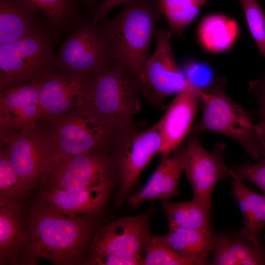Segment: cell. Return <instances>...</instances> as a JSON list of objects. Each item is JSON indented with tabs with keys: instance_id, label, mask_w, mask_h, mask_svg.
Segmentation results:
<instances>
[{
	"instance_id": "4dcf8cb0",
	"label": "cell",
	"mask_w": 265,
	"mask_h": 265,
	"mask_svg": "<svg viewBox=\"0 0 265 265\" xmlns=\"http://www.w3.org/2000/svg\"><path fill=\"white\" fill-rule=\"evenodd\" d=\"M256 163L246 162L236 167H230V177H237L258 186L265 195V154Z\"/></svg>"
},
{
	"instance_id": "5b68a950",
	"label": "cell",
	"mask_w": 265,
	"mask_h": 265,
	"mask_svg": "<svg viewBox=\"0 0 265 265\" xmlns=\"http://www.w3.org/2000/svg\"><path fill=\"white\" fill-rule=\"evenodd\" d=\"M60 35L49 22L24 38L0 44V90L59 74L56 49Z\"/></svg>"
},
{
	"instance_id": "9a60e30c",
	"label": "cell",
	"mask_w": 265,
	"mask_h": 265,
	"mask_svg": "<svg viewBox=\"0 0 265 265\" xmlns=\"http://www.w3.org/2000/svg\"><path fill=\"white\" fill-rule=\"evenodd\" d=\"M87 74H52L40 79L38 125L40 127L54 122L81 104Z\"/></svg>"
},
{
	"instance_id": "d4e9b609",
	"label": "cell",
	"mask_w": 265,
	"mask_h": 265,
	"mask_svg": "<svg viewBox=\"0 0 265 265\" xmlns=\"http://www.w3.org/2000/svg\"><path fill=\"white\" fill-rule=\"evenodd\" d=\"M238 34L236 22L226 16L213 14L205 17L197 30L198 41L208 52L218 53L227 51L234 44Z\"/></svg>"
},
{
	"instance_id": "d6986e66",
	"label": "cell",
	"mask_w": 265,
	"mask_h": 265,
	"mask_svg": "<svg viewBox=\"0 0 265 265\" xmlns=\"http://www.w3.org/2000/svg\"><path fill=\"white\" fill-rule=\"evenodd\" d=\"M186 144L183 143L161 162L146 185L129 199L131 205L137 208L143 202L155 199H170L177 196L179 185L185 170Z\"/></svg>"
},
{
	"instance_id": "8992f818",
	"label": "cell",
	"mask_w": 265,
	"mask_h": 265,
	"mask_svg": "<svg viewBox=\"0 0 265 265\" xmlns=\"http://www.w3.org/2000/svg\"><path fill=\"white\" fill-rule=\"evenodd\" d=\"M116 180L117 170L110 145L75 156L56 155L39 184L41 189L75 190Z\"/></svg>"
},
{
	"instance_id": "44dd1931",
	"label": "cell",
	"mask_w": 265,
	"mask_h": 265,
	"mask_svg": "<svg viewBox=\"0 0 265 265\" xmlns=\"http://www.w3.org/2000/svg\"><path fill=\"white\" fill-rule=\"evenodd\" d=\"M49 22L25 0H0V44L24 38Z\"/></svg>"
},
{
	"instance_id": "6da1fadb",
	"label": "cell",
	"mask_w": 265,
	"mask_h": 265,
	"mask_svg": "<svg viewBox=\"0 0 265 265\" xmlns=\"http://www.w3.org/2000/svg\"><path fill=\"white\" fill-rule=\"evenodd\" d=\"M98 215L67 214L38 198L28 209L29 241L35 261L83 265L93 236L102 225Z\"/></svg>"
},
{
	"instance_id": "ac0fdd59",
	"label": "cell",
	"mask_w": 265,
	"mask_h": 265,
	"mask_svg": "<svg viewBox=\"0 0 265 265\" xmlns=\"http://www.w3.org/2000/svg\"><path fill=\"white\" fill-rule=\"evenodd\" d=\"M117 184V180H113L75 190L41 189L37 197L67 214L100 215Z\"/></svg>"
},
{
	"instance_id": "3957f363",
	"label": "cell",
	"mask_w": 265,
	"mask_h": 265,
	"mask_svg": "<svg viewBox=\"0 0 265 265\" xmlns=\"http://www.w3.org/2000/svg\"><path fill=\"white\" fill-rule=\"evenodd\" d=\"M113 18L98 23L116 59L134 80L152 55L151 46L160 15L153 0H134L122 5Z\"/></svg>"
},
{
	"instance_id": "ffe728a7",
	"label": "cell",
	"mask_w": 265,
	"mask_h": 265,
	"mask_svg": "<svg viewBox=\"0 0 265 265\" xmlns=\"http://www.w3.org/2000/svg\"><path fill=\"white\" fill-rule=\"evenodd\" d=\"M212 265H265V235L254 242L237 232L214 233Z\"/></svg>"
},
{
	"instance_id": "1f68e13d",
	"label": "cell",
	"mask_w": 265,
	"mask_h": 265,
	"mask_svg": "<svg viewBox=\"0 0 265 265\" xmlns=\"http://www.w3.org/2000/svg\"><path fill=\"white\" fill-rule=\"evenodd\" d=\"M182 70L188 81L199 90L208 88L215 80L211 67L202 61H188Z\"/></svg>"
},
{
	"instance_id": "836d02e7",
	"label": "cell",
	"mask_w": 265,
	"mask_h": 265,
	"mask_svg": "<svg viewBox=\"0 0 265 265\" xmlns=\"http://www.w3.org/2000/svg\"><path fill=\"white\" fill-rule=\"evenodd\" d=\"M248 92L258 104L260 122L265 124V74L262 78L249 82Z\"/></svg>"
},
{
	"instance_id": "d590c367",
	"label": "cell",
	"mask_w": 265,
	"mask_h": 265,
	"mask_svg": "<svg viewBox=\"0 0 265 265\" xmlns=\"http://www.w3.org/2000/svg\"><path fill=\"white\" fill-rule=\"evenodd\" d=\"M99 0H79L80 3L86 12L89 14L96 6V4Z\"/></svg>"
},
{
	"instance_id": "5bb4252c",
	"label": "cell",
	"mask_w": 265,
	"mask_h": 265,
	"mask_svg": "<svg viewBox=\"0 0 265 265\" xmlns=\"http://www.w3.org/2000/svg\"><path fill=\"white\" fill-rule=\"evenodd\" d=\"M17 173L28 188H34L46 171L52 159V151L43 131L38 126L23 134L0 139Z\"/></svg>"
},
{
	"instance_id": "7402d4cb",
	"label": "cell",
	"mask_w": 265,
	"mask_h": 265,
	"mask_svg": "<svg viewBox=\"0 0 265 265\" xmlns=\"http://www.w3.org/2000/svg\"><path fill=\"white\" fill-rule=\"evenodd\" d=\"M214 235L212 231L173 229L160 236L153 235L152 239L173 249L193 265H205L210 264Z\"/></svg>"
},
{
	"instance_id": "277c9868",
	"label": "cell",
	"mask_w": 265,
	"mask_h": 265,
	"mask_svg": "<svg viewBox=\"0 0 265 265\" xmlns=\"http://www.w3.org/2000/svg\"><path fill=\"white\" fill-rule=\"evenodd\" d=\"M225 80H215L208 88L199 90L202 116L191 132L218 133L237 141L252 159L265 154V124L254 123V116L232 99L224 91Z\"/></svg>"
},
{
	"instance_id": "484cf974",
	"label": "cell",
	"mask_w": 265,
	"mask_h": 265,
	"mask_svg": "<svg viewBox=\"0 0 265 265\" xmlns=\"http://www.w3.org/2000/svg\"><path fill=\"white\" fill-rule=\"evenodd\" d=\"M48 19L60 35L68 36L89 20L79 0H25Z\"/></svg>"
},
{
	"instance_id": "4fadbf2b",
	"label": "cell",
	"mask_w": 265,
	"mask_h": 265,
	"mask_svg": "<svg viewBox=\"0 0 265 265\" xmlns=\"http://www.w3.org/2000/svg\"><path fill=\"white\" fill-rule=\"evenodd\" d=\"M40 79L0 90V139L38 125Z\"/></svg>"
},
{
	"instance_id": "d6a6232c",
	"label": "cell",
	"mask_w": 265,
	"mask_h": 265,
	"mask_svg": "<svg viewBox=\"0 0 265 265\" xmlns=\"http://www.w3.org/2000/svg\"><path fill=\"white\" fill-rule=\"evenodd\" d=\"M84 265H143L141 256L125 258L113 256L99 255L88 257Z\"/></svg>"
},
{
	"instance_id": "f1b7e54d",
	"label": "cell",
	"mask_w": 265,
	"mask_h": 265,
	"mask_svg": "<svg viewBox=\"0 0 265 265\" xmlns=\"http://www.w3.org/2000/svg\"><path fill=\"white\" fill-rule=\"evenodd\" d=\"M250 32L261 54L265 57V13L259 0H239Z\"/></svg>"
},
{
	"instance_id": "f546056e",
	"label": "cell",
	"mask_w": 265,
	"mask_h": 265,
	"mask_svg": "<svg viewBox=\"0 0 265 265\" xmlns=\"http://www.w3.org/2000/svg\"><path fill=\"white\" fill-rule=\"evenodd\" d=\"M144 253L143 265H193L173 249L158 243L152 238Z\"/></svg>"
},
{
	"instance_id": "ba28073f",
	"label": "cell",
	"mask_w": 265,
	"mask_h": 265,
	"mask_svg": "<svg viewBox=\"0 0 265 265\" xmlns=\"http://www.w3.org/2000/svg\"><path fill=\"white\" fill-rule=\"evenodd\" d=\"M53 156L87 153L110 144L118 137L80 105L54 122L43 127Z\"/></svg>"
},
{
	"instance_id": "e0dca14e",
	"label": "cell",
	"mask_w": 265,
	"mask_h": 265,
	"mask_svg": "<svg viewBox=\"0 0 265 265\" xmlns=\"http://www.w3.org/2000/svg\"><path fill=\"white\" fill-rule=\"evenodd\" d=\"M199 90L187 87L176 94L157 123L161 139L162 158L170 156L189 132L199 104Z\"/></svg>"
},
{
	"instance_id": "7c38bea8",
	"label": "cell",
	"mask_w": 265,
	"mask_h": 265,
	"mask_svg": "<svg viewBox=\"0 0 265 265\" xmlns=\"http://www.w3.org/2000/svg\"><path fill=\"white\" fill-rule=\"evenodd\" d=\"M224 143H216L212 151L203 147L197 133L187 139L185 172L193 190V198L212 205V195L217 182L230 177V167L226 164Z\"/></svg>"
},
{
	"instance_id": "e575fe53",
	"label": "cell",
	"mask_w": 265,
	"mask_h": 265,
	"mask_svg": "<svg viewBox=\"0 0 265 265\" xmlns=\"http://www.w3.org/2000/svg\"><path fill=\"white\" fill-rule=\"evenodd\" d=\"M134 0H104L98 5H96L90 13L91 21L98 24L107 17L109 12L119 5H123Z\"/></svg>"
},
{
	"instance_id": "9c48e42d",
	"label": "cell",
	"mask_w": 265,
	"mask_h": 265,
	"mask_svg": "<svg viewBox=\"0 0 265 265\" xmlns=\"http://www.w3.org/2000/svg\"><path fill=\"white\" fill-rule=\"evenodd\" d=\"M161 139L158 123L143 131L138 129L117 138L110 145L118 176L114 205L120 206L136 186L141 173L160 154Z\"/></svg>"
},
{
	"instance_id": "cb8c5ba5",
	"label": "cell",
	"mask_w": 265,
	"mask_h": 265,
	"mask_svg": "<svg viewBox=\"0 0 265 265\" xmlns=\"http://www.w3.org/2000/svg\"><path fill=\"white\" fill-rule=\"evenodd\" d=\"M162 210L169 229H181L211 232L212 205L193 198L186 201L175 202L161 200Z\"/></svg>"
},
{
	"instance_id": "8fae6325",
	"label": "cell",
	"mask_w": 265,
	"mask_h": 265,
	"mask_svg": "<svg viewBox=\"0 0 265 265\" xmlns=\"http://www.w3.org/2000/svg\"><path fill=\"white\" fill-rule=\"evenodd\" d=\"M151 212L127 216L101 225L95 232L88 257L108 255L129 258L141 256L151 239Z\"/></svg>"
},
{
	"instance_id": "603a6c76",
	"label": "cell",
	"mask_w": 265,
	"mask_h": 265,
	"mask_svg": "<svg viewBox=\"0 0 265 265\" xmlns=\"http://www.w3.org/2000/svg\"><path fill=\"white\" fill-rule=\"evenodd\" d=\"M231 178V193L238 203L243 218L240 233L248 239L259 242V236L265 229V195L250 190L243 180L237 177Z\"/></svg>"
},
{
	"instance_id": "2e32d148",
	"label": "cell",
	"mask_w": 265,
	"mask_h": 265,
	"mask_svg": "<svg viewBox=\"0 0 265 265\" xmlns=\"http://www.w3.org/2000/svg\"><path fill=\"white\" fill-rule=\"evenodd\" d=\"M37 263L29 241L28 209L17 203L0 206V265Z\"/></svg>"
},
{
	"instance_id": "83f0119b",
	"label": "cell",
	"mask_w": 265,
	"mask_h": 265,
	"mask_svg": "<svg viewBox=\"0 0 265 265\" xmlns=\"http://www.w3.org/2000/svg\"><path fill=\"white\" fill-rule=\"evenodd\" d=\"M30 189L11 163L7 150L0 151V206L11 203L24 204Z\"/></svg>"
},
{
	"instance_id": "52a82bcc",
	"label": "cell",
	"mask_w": 265,
	"mask_h": 265,
	"mask_svg": "<svg viewBox=\"0 0 265 265\" xmlns=\"http://www.w3.org/2000/svg\"><path fill=\"white\" fill-rule=\"evenodd\" d=\"M172 35L170 31L156 30L155 51L133 80L139 93L158 109L166 107L167 97L193 86L177 63L171 45Z\"/></svg>"
},
{
	"instance_id": "4316f807",
	"label": "cell",
	"mask_w": 265,
	"mask_h": 265,
	"mask_svg": "<svg viewBox=\"0 0 265 265\" xmlns=\"http://www.w3.org/2000/svg\"><path fill=\"white\" fill-rule=\"evenodd\" d=\"M172 34L184 39V31L209 0H153Z\"/></svg>"
},
{
	"instance_id": "7a4b0ae2",
	"label": "cell",
	"mask_w": 265,
	"mask_h": 265,
	"mask_svg": "<svg viewBox=\"0 0 265 265\" xmlns=\"http://www.w3.org/2000/svg\"><path fill=\"white\" fill-rule=\"evenodd\" d=\"M139 92L125 67L114 59L85 78L81 105L116 136L137 129L133 117L140 110Z\"/></svg>"
},
{
	"instance_id": "30bf717a",
	"label": "cell",
	"mask_w": 265,
	"mask_h": 265,
	"mask_svg": "<svg viewBox=\"0 0 265 265\" xmlns=\"http://www.w3.org/2000/svg\"><path fill=\"white\" fill-rule=\"evenodd\" d=\"M116 59L110 44L98 24L89 20L74 30L59 45V74H89Z\"/></svg>"
}]
</instances>
